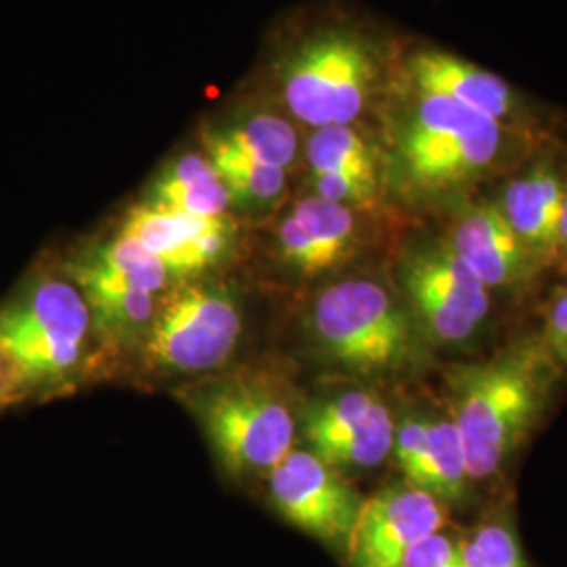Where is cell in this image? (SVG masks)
<instances>
[{"mask_svg": "<svg viewBox=\"0 0 567 567\" xmlns=\"http://www.w3.org/2000/svg\"><path fill=\"white\" fill-rule=\"evenodd\" d=\"M307 161L313 175H349L379 182L374 152L351 124L316 128L307 143Z\"/></svg>", "mask_w": 567, "mask_h": 567, "instance_id": "cell-20", "label": "cell"}, {"mask_svg": "<svg viewBox=\"0 0 567 567\" xmlns=\"http://www.w3.org/2000/svg\"><path fill=\"white\" fill-rule=\"evenodd\" d=\"M404 286L426 332L447 344L465 343L489 313V288L447 243L423 246L408 257Z\"/></svg>", "mask_w": 567, "mask_h": 567, "instance_id": "cell-8", "label": "cell"}, {"mask_svg": "<svg viewBox=\"0 0 567 567\" xmlns=\"http://www.w3.org/2000/svg\"><path fill=\"white\" fill-rule=\"evenodd\" d=\"M377 82L372 47L344 30L320 32L290 55L284 97L299 121L324 128L355 121Z\"/></svg>", "mask_w": 567, "mask_h": 567, "instance_id": "cell-5", "label": "cell"}, {"mask_svg": "<svg viewBox=\"0 0 567 567\" xmlns=\"http://www.w3.org/2000/svg\"><path fill=\"white\" fill-rule=\"evenodd\" d=\"M278 238L288 264L305 276H322L353 255L358 224L353 208L311 196L284 219Z\"/></svg>", "mask_w": 567, "mask_h": 567, "instance_id": "cell-14", "label": "cell"}, {"mask_svg": "<svg viewBox=\"0 0 567 567\" xmlns=\"http://www.w3.org/2000/svg\"><path fill=\"white\" fill-rule=\"evenodd\" d=\"M561 248L567 250V183L566 194H564V215H561Z\"/></svg>", "mask_w": 567, "mask_h": 567, "instance_id": "cell-29", "label": "cell"}, {"mask_svg": "<svg viewBox=\"0 0 567 567\" xmlns=\"http://www.w3.org/2000/svg\"><path fill=\"white\" fill-rule=\"evenodd\" d=\"M313 330L326 353L362 374H383L412 362L410 320L381 284L344 280L313 307Z\"/></svg>", "mask_w": 567, "mask_h": 567, "instance_id": "cell-4", "label": "cell"}, {"mask_svg": "<svg viewBox=\"0 0 567 567\" xmlns=\"http://www.w3.org/2000/svg\"><path fill=\"white\" fill-rule=\"evenodd\" d=\"M545 404V365L538 353L513 351L463 368L456 377L452 423L465 447L471 480H487L526 440Z\"/></svg>", "mask_w": 567, "mask_h": 567, "instance_id": "cell-1", "label": "cell"}, {"mask_svg": "<svg viewBox=\"0 0 567 567\" xmlns=\"http://www.w3.org/2000/svg\"><path fill=\"white\" fill-rule=\"evenodd\" d=\"M122 234L143 244L177 278L217 264L229 240L224 217H203L152 203L128 213Z\"/></svg>", "mask_w": 567, "mask_h": 567, "instance_id": "cell-12", "label": "cell"}, {"mask_svg": "<svg viewBox=\"0 0 567 567\" xmlns=\"http://www.w3.org/2000/svg\"><path fill=\"white\" fill-rule=\"evenodd\" d=\"M305 437L313 454L334 468L374 466L393 450L395 425L379 398L365 391H349L309 412Z\"/></svg>", "mask_w": 567, "mask_h": 567, "instance_id": "cell-11", "label": "cell"}, {"mask_svg": "<svg viewBox=\"0 0 567 567\" xmlns=\"http://www.w3.org/2000/svg\"><path fill=\"white\" fill-rule=\"evenodd\" d=\"M91 311L74 284L39 278L0 309V353L23 385L55 383L81 362Z\"/></svg>", "mask_w": 567, "mask_h": 567, "instance_id": "cell-3", "label": "cell"}, {"mask_svg": "<svg viewBox=\"0 0 567 567\" xmlns=\"http://www.w3.org/2000/svg\"><path fill=\"white\" fill-rule=\"evenodd\" d=\"M243 330L236 301L219 288L185 286L166 297L147 330L154 364L203 372L224 364Z\"/></svg>", "mask_w": 567, "mask_h": 567, "instance_id": "cell-7", "label": "cell"}, {"mask_svg": "<svg viewBox=\"0 0 567 567\" xmlns=\"http://www.w3.org/2000/svg\"><path fill=\"white\" fill-rule=\"evenodd\" d=\"M208 161L221 177L229 198L244 204L271 203L284 192L286 171L278 166L257 163L225 147L215 135L208 137Z\"/></svg>", "mask_w": 567, "mask_h": 567, "instance_id": "cell-21", "label": "cell"}, {"mask_svg": "<svg viewBox=\"0 0 567 567\" xmlns=\"http://www.w3.org/2000/svg\"><path fill=\"white\" fill-rule=\"evenodd\" d=\"M545 343L548 353L567 365V288L557 295L550 305L547 326H545Z\"/></svg>", "mask_w": 567, "mask_h": 567, "instance_id": "cell-27", "label": "cell"}, {"mask_svg": "<svg viewBox=\"0 0 567 567\" xmlns=\"http://www.w3.org/2000/svg\"><path fill=\"white\" fill-rule=\"evenodd\" d=\"M566 183L553 164L532 166L508 183L498 206L536 265L553 264L561 252V215Z\"/></svg>", "mask_w": 567, "mask_h": 567, "instance_id": "cell-16", "label": "cell"}, {"mask_svg": "<svg viewBox=\"0 0 567 567\" xmlns=\"http://www.w3.org/2000/svg\"><path fill=\"white\" fill-rule=\"evenodd\" d=\"M93 261L112 276L152 295L161 292L171 278L166 265L154 252L124 234L100 248Z\"/></svg>", "mask_w": 567, "mask_h": 567, "instance_id": "cell-23", "label": "cell"}, {"mask_svg": "<svg viewBox=\"0 0 567 567\" xmlns=\"http://www.w3.org/2000/svg\"><path fill=\"white\" fill-rule=\"evenodd\" d=\"M442 503L419 487H386L362 503L347 540L351 567H402L408 550L444 526Z\"/></svg>", "mask_w": 567, "mask_h": 567, "instance_id": "cell-10", "label": "cell"}, {"mask_svg": "<svg viewBox=\"0 0 567 567\" xmlns=\"http://www.w3.org/2000/svg\"><path fill=\"white\" fill-rule=\"evenodd\" d=\"M408 76L416 93L446 97L515 131L529 121L524 102L505 79L446 51L414 53L408 61Z\"/></svg>", "mask_w": 567, "mask_h": 567, "instance_id": "cell-13", "label": "cell"}, {"mask_svg": "<svg viewBox=\"0 0 567 567\" xmlns=\"http://www.w3.org/2000/svg\"><path fill=\"white\" fill-rule=\"evenodd\" d=\"M269 496L288 524L326 545H344L362 501L339 471L318 454L292 450L269 471Z\"/></svg>", "mask_w": 567, "mask_h": 567, "instance_id": "cell-9", "label": "cell"}, {"mask_svg": "<svg viewBox=\"0 0 567 567\" xmlns=\"http://www.w3.org/2000/svg\"><path fill=\"white\" fill-rule=\"evenodd\" d=\"M447 244L487 288L519 286L538 267L494 204L465 210Z\"/></svg>", "mask_w": 567, "mask_h": 567, "instance_id": "cell-15", "label": "cell"}, {"mask_svg": "<svg viewBox=\"0 0 567 567\" xmlns=\"http://www.w3.org/2000/svg\"><path fill=\"white\" fill-rule=\"evenodd\" d=\"M515 133L461 103L414 91L400 133L405 179L423 194H452L501 163Z\"/></svg>", "mask_w": 567, "mask_h": 567, "instance_id": "cell-2", "label": "cell"}, {"mask_svg": "<svg viewBox=\"0 0 567 567\" xmlns=\"http://www.w3.org/2000/svg\"><path fill=\"white\" fill-rule=\"evenodd\" d=\"M402 567H466L461 545L435 532L408 550Z\"/></svg>", "mask_w": 567, "mask_h": 567, "instance_id": "cell-25", "label": "cell"}, {"mask_svg": "<svg viewBox=\"0 0 567 567\" xmlns=\"http://www.w3.org/2000/svg\"><path fill=\"white\" fill-rule=\"evenodd\" d=\"M215 137L224 143L225 147L243 154L246 158L278 166L284 171L292 164L299 150L295 128L271 114L255 116Z\"/></svg>", "mask_w": 567, "mask_h": 567, "instance_id": "cell-22", "label": "cell"}, {"mask_svg": "<svg viewBox=\"0 0 567 567\" xmlns=\"http://www.w3.org/2000/svg\"><path fill=\"white\" fill-rule=\"evenodd\" d=\"M74 280L86 299L91 316L107 339L124 341L145 328L150 330L156 313L152 292L112 276L93 259L74 267Z\"/></svg>", "mask_w": 567, "mask_h": 567, "instance_id": "cell-17", "label": "cell"}, {"mask_svg": "<svg viewBox=\"0 0 567 567\" xmlns=\"http://www.w3.org/2000/svg\"><path fill=\"white\" fill-rule=\"evenodd\" d=\"M231 198L210 161L185 156L154 187L152 204L203 217H224Z\"/></svg>", "mask_w": 567, "mask_h": 567, "instance_id": "cell-18", "label": "cell"}, {"mask_svg": "<svg viewBox=\"0 0 567 567\" xmlns=\"http://www.w3.org/2000/svg\"><path fill=\"white\" fill-rule=\"evenodd\" d=\"M25 391L28 386L23 385L16 368L9 364V360L0 353V408L16 404L23 398Z\"/></svg>", "mask_w": 567, "mask_h": 567, "instance_id": "cell-28", "label": "cell"}, {"mask_svg": "<svg viewBox=\"0 0 567 567\" xmlns=\"http://www.w3.org/2000/svg\"><path fill=\"white\" fill-rule=\"evenodd\" d=\"M461 550L466 567H526L515 534L503 524L480 527Z\"/></svg>", "mask_w": 567, "mask_h": 567, "instance_id": "cell-24", "label": "cell"}, {"mask_svg": "<svg viewBox=\"0 0 567 567\" xmlns=\"http://www.w3.org/2000/svg\"><path fill=\"white\" fill-rule=\"evenodd\" d=\"M208 437L234 473L271 471L292 452L295 419L282 400L261 386H215L198 404Z\"/></svg>", "mask_w": 567, "mask_h": 567, "instance_id": "cell-6", "label": "cell"}, {"mask_svg": "<svg viewBox=\"0 0 567 567\" xmlns=\"http://www.w3.org/2000/svg\"><path fill=\"white\" fill-rule=\"evenodd\" d=\"M468 480L465 447L452 419L429 421L425 452L408 486L423 489L440 503H454L465 496Z\"/></svg>", "mask_w": 567, "mask_h": 567, "instance_id": "cell-19", "label": "cell"}, {"mask_svg": "<svg viewBox=\"0 0 567 567\" xmlns=\"http://www.w3.org/2000/svg\"><path fill=\"white\" fill-rule=\"evenodd\" d=\"M426 426L429 421L425 419H408L404 425L395 431V437H393L391 452H395V461L402 468L408 484L416 475V468L425 452Z\"/></svg>", "mask_w": 567, "mask_h": 567, "instance_id": "cell-26", "label": "cell"}]
</instances>
